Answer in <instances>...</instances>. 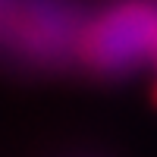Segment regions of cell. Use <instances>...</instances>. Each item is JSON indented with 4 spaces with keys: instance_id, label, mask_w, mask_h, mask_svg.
I'll use <instances>...</instances> for the list:
<instances>
[{
    "instance_id": "6da1fadb",
    "label": "cell",
    "mask_w": 157,
    "mask_h": 157,
    "mask_svg": "<svg viewBox=\"0 0 157 157\" xmlns=\"http://www.w3.org/2000/svg\"><path fill=\"white\" fill-rule=\"evenodd\" d=\"M82 50L91 66L104 72H126L157 57V10L148 3H123L82 32Z\"/></svg>"
}]
</instances>
